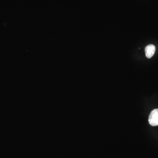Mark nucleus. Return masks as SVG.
Here are the masks:
<instances>
[{"instance_id":"f257e3e1","label":"nucleus","mask_w":158,"mask_h":158,"mask_svg":"<svg viewBox=\"0 0 158 158\" xmlns=\"http://www.w3.org/2000/svg\"><path fill=\"white\" fill-rule=\"evenodd\" d=\"M149 121L151 126H158V109L152 111L149 116Z\"/></svg>"},{"instance_id":"f03ea898","label":"nucleus","mask_w":158,"mask_h":158,"mask_svg":"<svg viewBox=\"0 0 158 158\" xmlns=\"http://www.w3.org/2000/svg\"><path fill=\"white\" fill-rule=\"evenodd\" d=\"M156 51V47L153 45H149L147 46L145 48L146 56L148 58H150L153 56Z\"/></svg>"}]
</instances>
